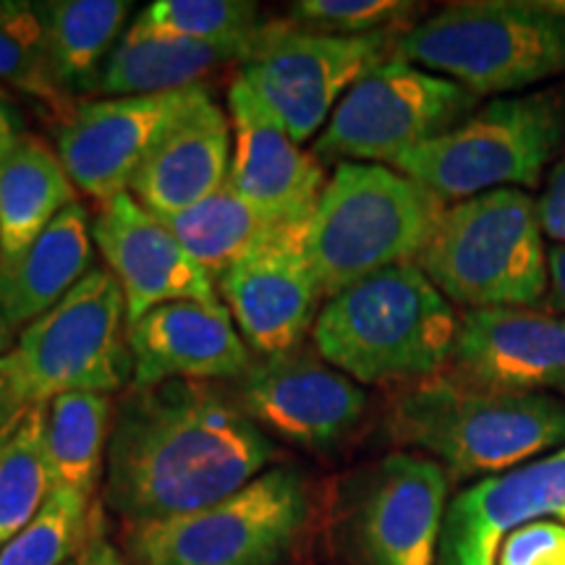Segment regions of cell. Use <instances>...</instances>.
Listing matches in <instances>:
<instances>
[{
  "label": "cell",
  "instance_id": "obj_1",
  "mask_svg": "<svg viewBox=\"0 0 565 565\" xmlns=\"http://www.w3.org/2000/svg\"><path fill=\"white\" fill-rule=\"evenodd\" d=\"M273 443L207 383L131 387L108 443L105 498L129 524L194 513L254 482Z\"/></svg>",
  "mask_w": 565,
  "mask_h": 565
},
{
  "label": "cell",
  "instance_id": "obj_2",
  "mask_svg": "<svg viewBox=\"0 0 565 565\" xmlns=\"http://www.w3.org/2000/svg\"><path fill=\"white\" fill-rule=\"evenodd\" d=\"M458 317L419 265H395L353 282L320 309L315 349L364 385L427 380L454 359Z\"/></svg>",
  "mask_w": 565,
  "mask_h": 565
},
{
  "label": "cell",
  "instance_id": "obj_3",
  "mask_svg": "<svg viewBox=\"0 0 565 565\" xmlns=\"http://www.w3.org/2000/svg\"><path fill=\"white\" fill-rule=\"evenodd\" d=\"M448 210L440 196L377 162H341L303 223V252L324 299L416 263Z\"/></svg>",
  "mask_w": 565,
  "mask_h": 565
},
{
  "label": "cell",
  "instance_id": "obj_4",
  "mask_svg": "<svg viewBox=\"0 0 565 565\" xmlns=\"http://www.w3.org/2000/svg\"><path fill=\"white\" fill-rule=\"evenodd\" d=\"M391 433L401 445L437 456L456 475L498 477L565 443V404L542 393L427 377L393 406Z\"/></svg>",
  "mask_w": 565,
  "mask_h": 565
},
{
  "label": "cell",
  "instance_id": "obj_5",
  "mask_svg": "<svg viewBox=\"0 0 565 565\" xmlns=\"http://www.w3.org/2000/svg\"><path fill=\"white\" fill-rule=\"evenodd\" d=\"M395 58L471 95L521 92L565 71V17L540 0L456 3L395 40Z\"/></svg>",
  "mask_w": 565,
  "mask_h": 565
},
{
  "label": "cell",
  "instance_id": "obj_6",
  "mask_svg": "<svg viewBox=\"0 0 565 565\" xmlns=\"http://www.w3.org/2000/svg\"><path fill=\"white\" fill-rule=\"evenodd\" d=\"M542 233L540 204L521 189H498L445 210L416 265L469 309L532 307L550 288Z\"/></svg>",
  "mask_w": 565,
  "mask_h": 565
},
{
  "label": "cell",
  "instance_id": "obj_7",
  "mask_svg": "<svg viewBox=\"0 0 565 565\" xmlns=\"http://www.w3.org/2000/svg\"><path fill=\"white\" fill-rule=\"evenodd\" d=\"M563 141V100L536 92L492 100L393 166L443 202H463L498 189L536 186Z\"/></svg>",
  "mask_w": 565,
  "mask_h": 565
},
{
  "label": "cell",
  "instance_id": "obj_8",
  "mask_svg": "<svg viewBox=\"0 0 565 565\" xmlns=\"http://www.w3.org/2000/svg\"><path fill=\"white\" fill-rule=\"evenodd\" d=\"M309 515L299 471L270 469L202 511L129 524V550L139 565H275Z\"/></svg>",
  "mask_w": 565,
  "mask_h": 565
},
{
  "label": "cell",
  "instance_id": "obj_9",
  "mask_svg": "<svg viewBox=\"0 0 565 565\" xmlns=\"http://www.w3.org/2000/svg\"><path fill=\"white\" fill-rule=\"evenodd\" d=\"M26 404L63 393H116L131 377L126 299L116 275L95 267L51 312L21 330L11 351Z\"/></svg>",
  "mask_w": 565,
  "mask_h": 565
},
{
  "label": "cell",
  "instance_id": "obj_10",
  "mask_svg": "<svg viewBox=\"0 0 565 565\" xmlns=\"http://www.w3.org/2000/svg\"><path fill=\"white\" fill-rule=\"evenodd\" d=\"M393 32L324 34L294 21H265L257 45L242 63V79L263 100L296 145L330 121L345 92L366 71L391 61Z\"/></svg>",
  "mask_w": 565,
  "mask_h": 565
},
{
  "label": "cell",
  "instance_id": "obj_11",
  "mask_svg": "<svg viewBox=\"0 0 565 565\" xmlns=\"http://www.w3.org/2000/svg\"><path fill=\"white\" fill-rule=\"evenodd\" d=\"M477 97L461 84L391 58L345 92L315 141V154L343 162H395L463 121Z\"/></svg>",
  "mask_w": 565,
  "mask_h": 565
},
{
  "label": "cell",
  "instance_id": "obj_12",
  "mask_svg": "<svg viewBox=\"0 0 565 565\" xmlns=\"http://www.w3.org/2000/svg\"><path fill=\"white\" fill-rule=\"evenodd\" d=\"M217 286L246 345L263 356L299 349L324 299L303 252V223L278 225Z\"/></svg>",
  "mask_w": 565,
  "mask_h": 565
},
{
  "label": "cell",
  "instance_id": "obj_13",
  "mask_svg": "<svg viewBox=\"0 0 565 565\" xmlns=\"http://www.w3.org/2000/svg\"><path fill=\"white\" fill-rule=\"evenodd\" d=\"M202 89V84H194L162 95L108 97L76 108L58 131V158L71 183L100 204L129 192L134 175L162 134Z\"/></svg>",
  "mask_w": 565,
  "mask_h": 565
},
{
  "label": "cell",
  "instance_id": "obj_14",
  "mask_svg": "<svg viewBox=\"0 0 565 565\" xmlns=\"http://www.w3.org/2000/svg\"><path fill=\"white\" fill-rule=\"evenodd\" d=\"M92 242L121 286L129 328L162 303H221L215 280L189 257L168 225L131 192L100 204V212L92 221Z\"/></svg>",
  "mask_w": 565,
  "mask_h": 565
},
{
  "label": "cell",
  "instance_id": "obj_15",
  "mask_svg": "<svg viewBox=\"0 0 565 565\" xmlns=\"http://www.w3.org/2000/svg\"><path fill=\"white\" fill-rule=\"evenodd\" d=\"M242 408L259 429L303 448H328L351 433L366 393L307 351L265 356L242 377Z\"/></svg>",
  "mask_w": 565,
  "mask_h": 565
},
{
  "label": "cell",
  "instance_id": "obj_16",
  "mask_svg": "<svg viewBox=\"0 0 565 565\" xmlns=\"http://www.w3.org/2000/svg\"><path fill=\"white\" fill-rule=\"evenodd\" d=\"M228 118L231 186L275 223H307L328 186L320 158L296 145L242 76L228 87Z\"/></svg>",
  "mask_w": 565,
  "mask_h": 565
},
{
  "label": "cell",
  "instance_id": "obj_17",
  "mask_svg": "<svg viewBox=\"0 0 565 565\" xmlns=\"http://www.w3.org/2000/svg\"><path fill=\"white\" fill-rule=\"evenodd\" d=\"M466 383L508 393L565 391V315L529 307L469 309L454 359Z\"/></svg>",
  "mask_w": 565,
  "mask_h": 565
},
{
  "label": "cell",
  "instance_id": "obj_18",
  "mask_svg": "<svg viewBox=\"0 0 565 565\" xmlns=\"http://www.w3.org/2000/svg\"><path fill=\"white\" fill-rule=\"evenodd\" d=\"M129 351L131 387L233 380L252 366L249 345L225 303L171 301L154 307L129 328Z\"/></svg>",
  "mask_w": 565,
  "mask_h": 565
},
{
  "label": "cell",
  "instance_id": "obj_19",
  "mask_svg": "<svg viewBox=\"0 0 565 565\" xmlns=\"http://www.w3.org/2000/svg\"><path fill=\"white\" fill-rule=\"evenodd\" d=\"M553 515L565 519V448L458 494L445 513L443 565H494L513 529Z\"/></svg>",
  "mask_w": 565,
  "mask_h": 565
},
{
  "label": "cell",
  "instance_id": "obj_20",
  "mask_svg": "<svg viewBox=\"0 0 565 565\" xmlns=\"http://www.w3.org/2000/svg\"><path fill=\"white\" fill-rule=\"evenodd\" d=\"M448 477L429 458L395 454L380 466L362 511L372 565H435L445 526Z\"/></svg>",
  "mask_w": 565,
  "mask_h": 565
},
{
  "label": "cell",
  "instance_id": "obj_21",
  "mask_svg": "<svg viewBox=\"0 0 565 565\" xmlns=\"http://www.w3.org/2000/svg\"><path fill=\"white\" fill-rule=\"evenodd\" d=\"M231 118L207 89L181 113L134 175L129 192L158 217L194 207L228 183Z\"/></svg>",
  "mask_w": 565,
  "mask_h": 565
},
{
  "label": "cell",
  "instance_id": "obj_22",
  "mask_svg": "<svg viewBox=\"0 0 565 565\" xmlns=\"http://www.w3.org/2000/svg\"><path fill=\"white\" fill-rule=\"evenodd\" d=\"M263 26L252 38L215 42L162 38L131 26L105 63L97 92L113 97H145L194 87L210 71L249 58Z\"/></svg>",
  "mask_w": 565,
  "mask_h": 565
},
{
  "label": "cell",
  "instance_id": "obj_23",
  "mask_svg": "<svg viewBox=\"0 0 565 565\" xmlns=\"http://www.w3.org/2000/svg\"><path fill=\"white\" fill-rule=\"evenodd\" d=\"M92 244L87 210L74 202L19 259L0 265V312L13 330L51 312L89 273Z\"/></svg>",
  "mask_w": 565,
  "mask_h": 565
},
{
  "label": "cell",
  "instance_id": "obj_24",
  "mask_svg": "<svg viewBox=\"0 0 565 565\" xmlns=\"http://www.w3.org/2000/svg\"><path fill=\"white\" fill-rule=\"evenodd\" d=\"M74 202L58 154L38 137H21L0 160V265L19 259Z\"/></svg>",
  "mask_w": 565,
  "mask_h": 565
},
{
  "label": "cell",
  "instance_id": "obj_25",
  "mask_svg": "<svg viewBox=\"0 0 565 565\" xmlns=\"http://www.w3.org/2000/svg\"><path fill=\"white\" fill-rule=\"evenodd\" d=\"M47 42L53 79L66 95L97 92L110 53L131 13L126 0H45L34 3Z\"/></svg>",
  "mask_w": 565,
  "mask_h": 565
},
{
  "label": "cell",
  "instance_id": "obj_26",
  "mask_svg": "<svg viewBox=\"0 0 565 565\" xmlns=\"http://www.w3.org/2000/svg\"><path fill=\"white\" fill-rule=\"evenodd\" d=\"M160 221L212 280H221L238 259L282 225L254 207L231 183L194 207Z\"/></svg>",
  "mask_w": 565,
  "mask_h": 565
},
{
  "label": "cell",
  "instance_id": "obj_27",
  "mask_svg": "<svg viewBox=\"0 0 565 565\" xmlns=\"http://www.w3.org/2000/svg\"><path fill=\"white\" fill-rule=\"evenodd\" d=\"M110 416L113 404L105 393H63L47 404L45 458L53 490L79 492L92 500L110 443Z\"/></svg>",
  "mask_w": 565,
  "mask_h": 565
},
{
  "label": "cell",
  "instance_id": "obj_28",
  "mask_svg": "<svg viewBox=\"0 0 565 565\" xmlns=\"http://www.w3.org/2000/svg\"><path fill=\"white\" fill-rule=\"evenodd\" d=\"M45 419L47 404L30 406L0 448V550L38 519L53 492Z\"/></svg>",
  "mask_w": 565,
  "mask_h": 565
},
{
  "label": "cell",
  "instance_id": "obj_29",
  "mask_svg": "<svg viewBox=\"0 0 565 565\" xmlns=\"http://www.w3.org/2000/svg\"><path fill=\"white\" fill-rule=\"evenodd\" d=\"M0 82L51 105L66 121L76 113L71 97L53 79L45 30L34 3L0 0Z\"/></svg>",
  "mask_w": 565,
  "mask_h": 565
},
{
  "label": "cell",
  "instance_id": "obj_30",
  "mask_svg": "<svg viewBox=\"0 0 565 565\" xmlns=\"http://www.w3.org/2000/svg\"><path fill=\"white\" fill-rule=\"evenodd\" d=\"M259 6L249 0H154L134 21V30L181 40H238L263 26Z\"/></svg>",
  "mask_w": 565,
  "mask_h": 565
},
{
  "label": "cell",
  "instance_id": "obj_31",
  "mask_svg": "<svg viewBox=\"0 0 565 565\" xmlns=\"http://www.w3.org/2000/svg\"><path fill=\"white\" fill-rule=\"evenodd\" d=\"M92 532L89 498L53 490L38 519L0 550V565H63Z\"/></svg>",
  "mask_w": 565,
  "mask_h": 565
},
{
  "label": "cell",
  "instance_id": "obj_32",
  "mask_svg": "<svg viewBox=\"0 0 565 565\" xmlns=\"http://www.w3.org/2000/svg\"><path fill=\"white\" fill-rule=\"evenodd\" d=\"M414 3L401 0H299L291 6L294 24L324 34L393 32L414 13Z\"/></svg>",
  "mask_w": 565,
  "mask_h": 565
},
{
  "label": "cell",
  "instance_id": "obj_33",
  "mask_svg": "<svg viewBox=\"0 0 565 565\" xmlns=\"http://www.w3.org/2000/svg\"><path fill=\"white\" fill-rule=\"evenodd\" d=\"M565 519H540L500 542L494 565H565Z\"/></svg>",
  "mask_w": 565,
  "mask_h": 565
},
{
  "label": "cell",
  "instance_id": "obj_34",
  "mask_svg": "<svg viewBox=\"0 0 565 565\" xmlns=\"http://www.w3.org/2000/svg\"><path fill=\"white\" fill-rule=\"evenodd\" d=\"M536 204H540L542 231L555 242L565 244V158L553 168L545 194Z\"/></svg>",
  "mask_w": 565,
  "mask_h": 565
},
{
  "label": "cell",
  "instance_id": "obj_35",
  "mask_svg": "<svg viewBox=\"0 0 565 565\" xmlns=\"http://www.w3.org/2000/svg\"><path fill=\"white\" fill-rule=\"evenodd\" d=\"M26 408H30V404H26L24 393H21L13 356L11 353L9 356H0V433H3L19 414H24Z\"/></svg>",
  "mask_w": 565,
  "mask_h": 565
},
{
  "label": "cell",
  "instance_id": "obj_36",
  "mask_svg": "<svg viewBox=\"0 0 565 565\" xmlns=\"http://www.w3.org/2000/svg\"><path fill=\"white\" fill-rule=\"evenodd\" d=\"M63 565H126V561L118 555V550L103 540L100 534L89 532L87 542H84L79 553H74Z\"/></svg>",
  "mask_w": 565,
  "mask_h": 565
},
{
  "label": "cell",
  "instance_id": "obj_37",
  "mask_svg": "<svg viewBox=\"0 0 565 565\" xmlns=\"http://www.w3.org/2000/svg\"><path fill=\"white\" fill-rule=\"evenodd\" d=\"M547 273H550V296H553L555 309L565 315V244H555L547 252Z\"/></svg>",
  "mask_w": 565,
  "mask_h": 565
},
{
  "label": "cell",
  "instance_id": "obj_38",
  "mask_svg": "<svg viewBox=\"0 0 565 565\" xmlns=\"http://www.w3.org/2000/svg\"><path fill=\"white\" fill-rule=\"evenodd\" d=\"M19 131H17V121L11 118L9 108H6L3 103H0V160L9 154L13 147L19 145Z\"/></svg>",
  "mask_w": 565,
  "mask_h": 565
},
{
  "label": "cell",
  "instance_id": "obj_39",
  "mask_svg": "<svg viewBox=\"0 0 565 565\" xmlns=\"http://www.w3.org/2000/svg\"><path fill=\"white\" fill-rule=\"evenodd\" d=\"M11 345H13V328L3 317V312H0V356H9Z\"/></svg>",
  "mask_w": 565,
  "mask_h": 565
},
{
  "label": "cell",
  "instance_id": "obj_40",
  "mask_svg": "<svg viewBox=\"0 0 565 565\" xmlns=\"http://www.w3.org/2000/svg\"><path fill=\"white\" fill-rule=\"evenodd\" d=\"M542 9L557 13V17H565V0H540Z\"/></svg>",
  "mask_w": 565,
  "mask_h": 565
},
{
  "label": "cell",
  "instance_id": "obj_41",
  "mask_svg": "<svg viewBox=\"0 0 565 565\" xmlns=\"http://www.w3.org/2000/svg\"><path fill=\"white\" fill-rule=\"evenodd\" d=\"M19 419H21V414L17 416V419H13V422L9 424V427H6V429H3V433H0V448H3V445H6V440H9V437H11V433H13V429H17V424H19Z\"/></svg>",
  "mask_w": 565,
  "mask_h": 565
}]
</instances>
